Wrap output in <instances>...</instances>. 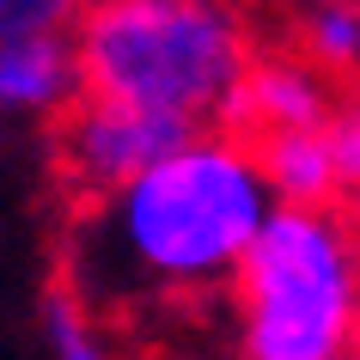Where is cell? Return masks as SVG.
<instances>
[{"label": "cell", "mask_w": 360, "mask_h": 360, "mask_svg": "<svg viewBox=\"0 0 360 360\" xmlns=\"http://www.w3.org/2000/svg\"><path fill=\"white\" fill-rule=\"evenodd\" d=\"M269 214L275 190L257 141L226 122L195 129L122 190L79 202L61 245V281L98 318H122L153 300H195L232 287Z\"/></svg>", "instance_id": "1"}, {"label": "cell", "mask_w": 360, "mask_h": 360, "mask_svg": "<svg viewBox=\"0 0 360 360\" xmlns=\"http://www.w3.org/2000/svg\"><path fill=\"white\" fill-rule=\"evenodd\" d=\"M238 360H342L360 342V220L342 202H275L232 275Z\"/></svg>", "instance_id": "2"}, {"label": "cell", "mask_w": 360, "mask_h": 360, "mask_svg": "<svg viewBox=\"0 0 360 360\" xmlns=\"http://www.w3.org/2000/svg\"><path fill=\"white\" fill-rule=\"evenodd\" d=\"M86 92L134 98L214 129L250 68V31L232 0H86L74 19Z\"/></svg>", "instance_id": "3"}, {"label": "cell", "mask_w": 360, "mask_h": 360, "mask_svg": "<svg viewBox=\"0 0 360 360\" xmlns=\"http://www.w3.org/2000/svg\"><path fill=\"white\" fill-rule=\"evenodd\" d=\"M195 134V122L171 110H147L134 98L86 92L56 116V171L74 202H98V195L122 190L129 177L159 165L165 153H177Z\"/></svg>", "instance_id": "4"}, {"label": "cell", "mask_w": 360, "mask_h": 360, "mask_svg": "<svg viewBox=\"0 0 360 360\" xmlns=\"http://www.w3.org/2000/svg\"><path fill=\"white\" fill-rule=\"evenodd\" d=\"M342 92H336V74L318 68L305 56H250L238 92H232V110H226V129L263 141V134H281V129H323L336 116Z\"/></svg>", "instance_id": "5"}, {"label": "cell", "mask_w": 360, "mask_h": 360, "mask_svg": "<svg viewBox=\"0 0 360 360\" xmlns=\"http://www.w3.org/2000/svg\"><path fill=\"white\" fill-rule=\"evenodd\" d=\"M74 98H86V61H79L74 25L0 31V104H6V116L56 122Z\"/></svg>", "instance_id": "6"}, {"label": "cell", "mask_w": 360, "mask_h": 360, "mask_svg": "<svg viewBox=\"0 0 360 360\" xmlns=\"http://www.w3.org/2000/svg\"><path fill=\"white\" fill-rule=\"evenodd\" d=\"M275 202H342V171L330 129H281L257 141Z\"/></svg>", "instance_id": "7"}, {"label": "cell", "mask_w": 360, "mask_h": 360, "mask_svg": "<svg viewBox=\"0 0 360 360\" xmlns=\"http://www.w3.org/2000/svg\"><path fill=\"white\" fill-rule=\"evenodd\" d=\"M300 49L330 74H360V0H311L300 19Z\"/></svg>", "instance_id": "8"}, {"label": "cell", "mask_w": 360, "mask_h": 360, "mask_svg": "<svg viewBox=\"0 0 360 360\" xmlns=\"http://www.w3.org/2000/svg\"><path fill=\"white\" fill-rule=\"evenodd\" d=\"M37 323H43V342H49V360H110V342L98 330V311L68 281L56 293H43V318Z\"/></svg>", "instance_id": "9"}, {"label": "cell", "mask_w": 360, "mask_h": 360, "mask_svg": "<svg viewBox=\"0 0 360 360\" xmlns=\"http://www.w3.org/2000/svg\"><path fill=\"white\" fill-rule=\"evenodd\" d=\"M330 147H336V171H342V202H360V86L342 92L336 116L323 122Z\"/></svg>", "instance_id": "10"}, {"label": "cell", "mask_w": 360, "mask_h": 360, "mask_svg": "<svg viewBox=\"0 0 360 360\" xmlns=\"http://www.w3.org/2000/svg\"><path fill=\"white\" fill-rule=\"evenodd\" d=\"M342 360H360V354H342Z\"/></svg>", "instance_id": "11"}, {"label": "cell", "mask_w": 360, "mask_h": 360, "mask_svg": "<svg viewBox=\"0 0 360 360\" xmlns=\"http://www.w3.org/2000/svg\"><path fill=\"white\" fill-rule=\"evenodd\" d=\"M354 354H360V342H354Z\"/></svg>", "instance_id": "12"}]
</instances>
